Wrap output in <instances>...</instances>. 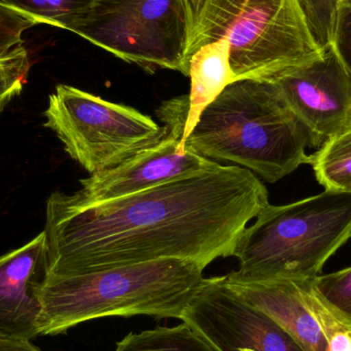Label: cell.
Returning <instances> with one entry per match:
<instances>
[{
  "label": "cell",
  "mask_w": 351,
  "mask_h": 351,
  "mask_svg": "<svg viewBox=\"0 0 351 351\" xmlns=\"http://www.w3.org/2000/svg\"><path fill=\"white\" fill-rule=\"evenodd\" d=\"M269 204L251 171L210 166L125 197L84 202L53 192L47 202L49 274L74 276L164 259L208 266L234 256L250 221Z\"/></svg>",
  "instance_id": "obj_1"
},
{
  "label": "cell",
  "mask_w": 351,
  "mask_h": 351,
  "mask_svg": "<svg viewBox=\"0 0 351 351\" xmlns=\"http://www.w3.org/2000/svg\"><path fill=\"white\" fill-rule=\"evenodd\" d=\"M304 127L276 82L229 84L200 113L181 149L218 162H232L268 183L309 164Z\"/></svg>",
  "instance_id": "obj_2"
},
{
  "label": "cell",
  "mask_w": 351,
  "mask_h": 351,
  "mask_svg": "<svg viewBox=\"0 0 351 351\" xmlns=\"http://www.w3.org/2000/svg\"><path fill=\"white\" fill-rule=\"evenodd\" d=\"M206 266L164 259L74 276H47L40 291V336L108 317L181 319Z\"/></svg>",
  "instance_id": "obj_3"
},
{
  "label": "cell",
  "mask_w": 351,
  "mask_h": 351,
  "mask_svg": "<svg viewBox=\"0 0 351 351\" xmlns=\"http://www.w3.org/2000/svg\"><path fill=\"white\" fill-rule=\"evenodd\" d=\"M243 231L233 280H311L351 237V191L328 190L284 204H268Z\"/></svg>",
  "instance_id": "obj_4"
},
{
  "label": "cell",
  "mask_w": 351,
  "mask_h": 351,
  "mask_svg": "<svg viewBox=\"0 0 351 351\" xmlns=\"http://www.w3.org/2000/svg\"><path fill=\"white\" fill-rule=\"evenodd\" d=\"M220 43L233 82H274L315 61V43L297 0H199L187 51Z\"/></svg>",
  "instance_id": "obj_5"
},
{
  "label": "cell",
  "mask_w": 351,
  "mask_h": 351,
  "mask_svg": "<svg viewBox=\"0 0 351 351\" xmlns=\"http://www.w3.org/2000/svg\"><path fill=\"white\" fill-rule=\"evenodd\" d=\"M199 0H96L63 29L149 73L187 76L186 53Z\"/></svg>",
  "instance_id": "obj_6"
},
{
  "label": "cell",
  "mask_w": 351,
  "mask_h": 351,
  "mask_svg": "<svg viewBox=\"0 0 351 351\" xmlns=\"http://www.w3.org/2000/svg\"><path fill=\"white\" fill-rule=\"evenodd\" d=\"M45 117V127L90 175L127 162L168 134L166 127L133 107L66 84L49 96Z\"/></svg>",
  "instance_id": "obj_7"
},
{
  "label": "cell",
  "mask_w": 351,
  "mask_h": 351,
  "mask_svg": "<svg viewBox=\"0 0 351 351\" xmlns=\"http://www.w3.org/2000/svg\"><path fill=\"white\" fill-rule=\"evenodd\" d=\"M181 319L218 351H306L225 276L204 278Z\"/></svg>",
  "instance_id": "obj_8"
},
{
  "label": "cell",
  "mask_w": 351,
  "mask_h": 351,
  "mask_svg": "<svg viewBox=\"0 0 351 351\" xmlns=\"http://www.w3.org/2000/svg\"><path fill=\"white\" fill-rule=\"evenodd\" d=\"M276 82L304 127L309 148L319 149L351 121V80L333 45Z\"/></svg>",
  "instance_id": "obj_9"
},
{
  "label": "cell",
  "mask_w": 351,
  "mask_h": 351,
  "mask_svg": "<svg viewBox=\"0 0 351 351\" xmlns=\"http://www.w3.org/2000/svg\"><path fill=\"white\" fill-rule=\"evenodd\" d=\"M49 274L45 231L0 256V341L40 336V291Z\"/></svg>",
  "instance_id": "obj_10"
},
{
  "label": "cell",
  "mask_w": 351,
  "mask_h": 351,
  "mask_svg": "<svg viewBox=\"0 0 351 351\" xmlns=\"http://www.w3.org/2000/svg\"><path fill=\"white\" fill-rule=\"evenodd\" d=\"M212 162L191 150H182L179 138L168 132L156 145L127 162L80 180L82 189L73 194L90 204L117 199L197 172Z\"/></svg>",
  "instance_id": "obj_11"
},
{
  "label": "cell",
  "mask_w": 351,
  "mask_h": 351,
  "mask_svg": "<svg viewBox=\"0 0 351 351\" xmlns=\"http://www.w3.org/2000/svg\"><path fill=\"white\" fill-rule=\"evenodd\" d=\"M227 282L243 299L267 313L306 351H327L325 338L303 300L297 280H233Z\"/></svg>",
  "instance_id": "obj_12"
},
{
  "label": "cell",
  "mask_w": 351,
  "mask_h": 351,
  "mask_svg": "<svg viewBox=\"0 0 351 351\" xmlns=\"http://www.w3.org/2000/svg\"><path fill=\"white\" fill-rule=\"evenodd\" d=\"M317 182L328 190H348L351 187V121L317 152L309 164Z\"/></svg>",
  "instance_id": "obj_13"
},
{
  "label": "cell",
  "mask_w": 351,
  "mask_h": 351,
  "mask_svg": "<svg viewBox=\"0 0 351 351\" xmlns=\"http://www.w3.org/2000/svg\"><path fill=\"white\" fill-rule=\"evenodd\" d=\"M114 351H218L186 323L130 333Z\"/></svg>",
  "instance_id": "obj_14"
},
{
  "label": "cell",
  "mask_w": 351,
  "mask_h": 351,
  "mask_svg": "<svg viewBox=\"0 0 351 351\" xmlns=\"http://www.w3.org/2000/svg\"><path fill=\"white\" fill-rule=\"evenodd\" d=\"M297 282L305 304L319 324L327 351H351V323L319 296L313 280Z\"/></svg>",
  "instance_id": "obj_15"
},
{
  "label": "cell",
  "mask_w": 351,
  "mask_h": 351,
  "mask_svg": "<svg viewBox=\"0 0 351 351\" xmlns=\"http://www.w3.org/2000/svg\"><path fill=\"white\" fill-rule=\"evenodd\" d=\"M96 0H0L39 24L63 28L64 25L90 8Z\"/></svg>",
  "instance_id": "obj_16"
},
{
  "label": "cell",
  "mask_w": 351,
  "mask_h": 351,
  "mask_svg": "<svg viewBox=\"0 0 351 351\" xmlns=\"http://www.w3.org/2000/svg\"><path fill=\"white\" fill-rule=\"evenodd\" d=\"M309 31L322 51L333 45L342 0H297Z\"/></svg>",
  "instance_id": "obj_17"
},
{
  "label": "cell",
  "mask_w": 351,
  "mask_h": 351,
  "mask_svg": "<svg viewBox=\"0 0 351 351\" xmlns=\"http://www.w3.org/2000/svg\"><path fill=\"white\" fill-rule=\"evenodd\" d=\"M313 285L319 296L351 323V266L329 274H319Z\"/></svg>",
  "instance_id": "obj_18"
},
{
  "label": "cell",
  "mask_w": 351,
  "mask_h": 351,
  "mask_svg": "<svg viewBox=\"0 0 351 351\" xmlns=\"http://www.w3.org/2000/svg\"><path fill=\"white\" fill-rule=\"evenodd\" d=\"M38 24L34 19L0 2V58L23 45V33Z\"/></svg>",
  "instance_id": "obj_19"
},
{
  "label": "cell",
  "mask_w": 351,
  "mask_h": 351,
  "mask_svg": "<svg viewBox=\"0 0 351 351\" xmlns=\"http://www.w3.org/2000/svg\"><path fill=\"white\" fill-rule=\"evenodd\" d=\"M334 47L351 80V8L342 2Z\"/></svg>",
  "instance_id": "obj_20"
},
{
  "label": "cell",
  "mask_w": 351,
  "mask_h": 351,
  "mask_svg": "<svg viewBox=\"0 0 351 351\" xmlns=\"http://www.w3.org/2000/svg\"><path fill=\"white\" fill-rule=\"evenodd\" d=\"M30 66L28 51L24 45H21L4 57L0 58V77L27 76Z\"/></svg>",
  "instance_id": "obj_21"
},
{
  "label": "cell",
  "mask_w": 351,
  "mask_h": 351,
  "mask_svg": "<svg viewBox=\"0 0 351 351\" xmlns=\"http://www.w3.org/2000/svg\"><path fill=\"white\" fill-rule=\"evenodd\" d=\"M27 76H6L0 77V113L8 103L20 95L26 82Z\"/></svg>",
  "instance_id": "obj_22"
},
{
  "label": "cell",
  "mask_w": 351,
  "mask_h": 351,
  "mask_svg": "<svg viewBox=\"0 0 351 351\" xmlns=\"http://www.w3.org/2000/svg\"><path fill=\"white\" fill-rule=\"evenodd\" d=\"M0 351H41L30 341H0Z\"/></svg>",
  "instance_id": "obj_23"
},
{
  "label": "cell",
  "mask_w": 351,
  "mask_h": 351,
  "mask_svg": "<svg viewBox=\"0 0 351 351\" xmlns=\"http://www.w3.org/2000/svg\"><path fill=\"white\" fill-rule=\"evenodd\" d=\"M342 2L351 8V0H342Z\"/></svg>",
  "instance_id": "obj_24"
},
{
  "label": "cell",
  "mask_w": 351,
  "mask_h": 351,
  "mask_svg": "<svg viewBox=\"0 0 351 351\" xmlns=\"http://www.w3.org/2000/svg\"><path fill=\"white\" fill-rule=\"evenodd\" d=\"M348 190H350V191H351V187H350V189H348Z\"/></svg>",
  "instance_id": "obj_25"
}]
</instances>
